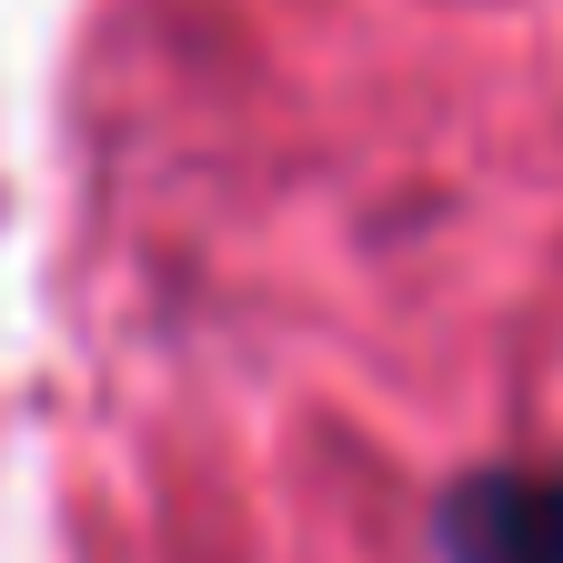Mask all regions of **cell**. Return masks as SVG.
<instances>
[{"label": "cell", "instance_id": "obj_1", "mask_svg": "<svg viewBox=\"0 0 563 563\" xmlns=\"http://www.w3.org/2000/svg\"><path fill=\"white\" fill-rule=\"evenodd\" d=\"M443 563H563V463H493L443 493Z\"/></svg>", "mask_w": 563, "mask_h": 563}]
</instances>
